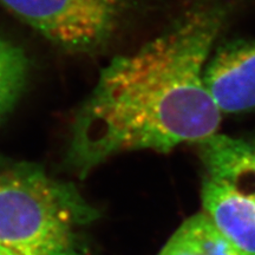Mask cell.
<instances>
[{
  "mask_svg": "<svg viewBox=\"0 0 255 255\" xmlns=\"http://www.w3.org/2000/svg\"><path fill=\"white\" fill-rule=\"evenodd\" d=\"M227 19L226 6L197 4L105 65L71 122L65 162L73 173L84 178L121 152H169L218 132L222 113L205 70Z\"/></svg>",
  "mask_w": 255,
  "mask_h": 255,
  "instance_id": "6da1fadb",
  "label": "cell"
},
{
  "mask_svg": "<svg viewBox=\"0 0 255 255\" xmlns=\"http://www.w3.org/2000/svg\"><path fill=\"white\" fill-rule=\"evenodd\" d=\"M97 210L39 165L0 159V244L17 255H85Z\"/></svg>",
  "mask_w": 255,
  "mask_h": 255,
  "instance_id": "7a4b0ae2",
  "label": "cell"
},
{
  "mask_svg": "<svg viewBox=\"0 0 255 255\" xmlns=\"http://www.w3.org/2000/svg\"><path fill=\"white\" fill-rule=\"evenodd\" d=\"M0 5L57 49L82 56L109 49L135 9L133 0H0Z\"/></svg>",
  "mask_w": 255,
  "mask_h": 255,
  "instance_id": "3957f363",
  "label": "cell"
},
{
  "mask_svg": "<svg viewBox=\"0 0 255 255\" xmlns=\"http://www.w3.org/2000/svg\"><path fill=\"white\" fill-rule=\"evenodd\" d=\"M205 82L222 114L255 113V38L219 44L206 66Z\"/></svg>",
  "mask_w": 255,
  "mask_h": 255,
  "instance_id": "277c9868",
  "label": "cell"
},
{
  "mask_svg": "<svg viewBox=\"0 0 255 255\" xmlns=\"http://www.w3.org/2000/svg\"><path fill=\"white\" fill-rule=\"evenodd\" d=\"M203 213L239 255H255V201L206 177L201 190Z\"/></svg>",
  "mask_w": 255,
  "mask_h": 255,
  "instance_id": "5b68a950",
  "label": "cell"
},
{
  "mask_svg": "<svg viewBox=\"0 0 255 255\" xmlns=\"http://www.w3.org/2000/svg\"><path fill=\"white\" fill-rule=\"evenodd\" d=\"M197 145L207 177L255 201V138L216 132Z\"/></svg>",
  "mask_w": 255,
  "mask_h": 255,
  "instance_id": "8992f818",
  "label": "cell"
},
{
  "mask_svg": "<svg viewBox=\"0 0 255 255\" xmlns=\"http://www.w3.org/2000/svg\"><path fill=\"white\" fill-rule=\"evenodd\" d=\"M158 255H239L205 213L188 218Z\"/></svg>",
  "mask_w": 255,
  "mask_h": 255,
  "instance_id": "52a82bcc",
  "label": "cell"
},
{
  "mask_svg": "<svg viewBox=\"0 0 255 255\" xmlns=\"http://www.w3.org/2000/svg\"><path fill=\"white\" fill-rule=\"evenodd\" d=\"M30 59L13 41L0 36V121L23 97L30 76Z\"/></svg>",
  "mask_w": 255,
  "mask_h": 255,
  "instance_id": "ba28073f",
  "label": "cell"
},
{
  "mask_svg": "<svg viewBox=\"0 0 255 255\" xmlns=\"http://www.w3.org/2000/svg\"><path fill=\"white\" fill-rule=\"evenodd\" d=\"M0 255H17V254L13 253V252L9 251L8 248H6L5 246H2V245L0 244Z\"/></svg>",
  "mask_w": 255,
  "mask_h": 255,
  "instance_id": "9c48e42d",
  "label": "cell"
}]
</instances>
